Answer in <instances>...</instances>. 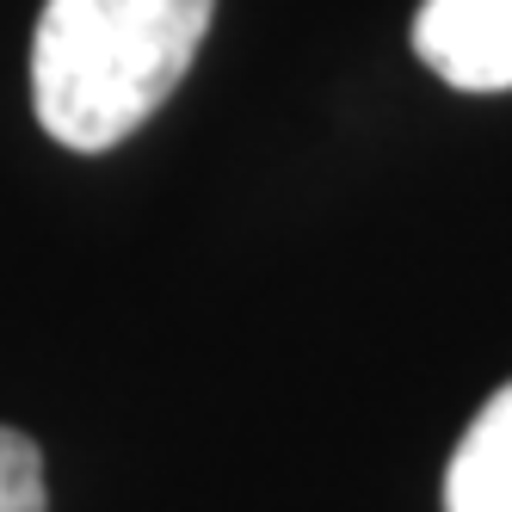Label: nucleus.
I'll return each instance as SVG.
<instances>
[{
	"instance_id": "3",
	"label": "nucleus",
	"mask_w": 512,
	"mask_h": 512,
	"mask_svg": "<svg viewBox=\"0 0 512 512\" xmlns=\"http://www.w3.org/2000/svg\"><path fill=\"white\" fill-rule=\"evenodd\" d=\"M445 512H512V383L488 395L445 469Z\"/></svg>"
},
{
	"instance_id": "4",
	"label": "nucleus",
	"mask_w": 512,
	"mask_h": 512,
	"mask_svg": "<svg viewBox=\"0 0 512 512\" xmlns=\"http://www.w3.org/2000/svg\"><path fill=\"white\" fill-rule=\"evenodd\" d=\"M44 451L25 432L0 426V512H44Z\"/></svg>"
},
{
	"instance_id": "1",
	"label": "nucleus",
	"mask_w": 512,
	"mask_h": 512,
	"mask_svg": "<svg viewBox=\"0 0 512 512\" xmlns=\"http://www.w3.org/2000/svg\"><path fill=\"white\" fill-rule=\"evenodd\" d=\"M216 0H44L31 38L38 124L75 155L136 136L198 62Z\"/></svg>"
},
{
	"instance_id": "2",
	"label": "nucleus",
	"mask_w": 512,
	"mask_h": 512,
	"mask_svg": "<svg viewBox=\"0 0 512 512\" xmlns=\"http://www.w3.org/2000/svg\"><path fill=\"white\" fill-rule=\"evenodd\" d=\"M414 56L457 93L512 87V0H420Z\"/></svg>"
}]
</instances>
